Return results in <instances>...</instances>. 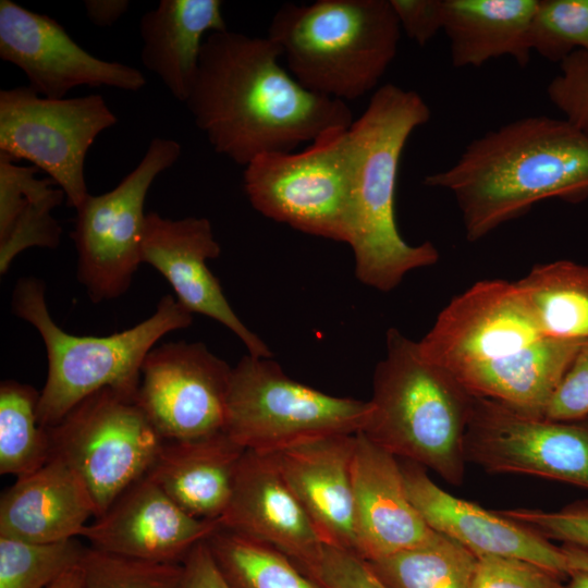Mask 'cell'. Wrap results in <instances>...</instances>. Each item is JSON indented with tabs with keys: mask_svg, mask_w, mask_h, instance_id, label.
I'll list each match as a JSON object with an SVG mask.
<instances>
[{
	"mask_svg": "<svg viewBox=\"0 0 588 588\" xmlns=\"http://www.w3.org/2000/svg\"><path fill=\"white\" fill-rule=\"evenodd\" d=\"M280 57L268 36L226 28L204 40L185 105L213 150L236 164L294 151L354 121L346 102L306 89L281 66Z\"/></svg>",
	"mask_w": 588,
	"mask_h": 588,
	"instance_id": "1",
	"label": "cell"
},
{
	"mask_svg": "<svg viewBox=\"0 0 588 588\" xmlns=\"http://www.w3.org/2000/svg\"><path fill=\"white\" fill-rule=\"evenodd\" d=\"M584 343L542 335L517 285L478 281L455 296L417 342L420 354L475 397L544 417L559 382Z\"/></svg>",
	"mask_w": 588,
	"mask_h": 588,
	"instance_id": "2",
	"label": "cell"
},
{
	"mask_svg": "<svg viewBox=\"0 0 588 588\" xmlns=\"http://www.w3.org/2000/svg\"><path fill=\"white\" fill-rule=\"evenodd\" d=\"M422 183L454 196L466 237L476 242L541 200L586 199L588 135L566 119L520 118L474 139Z\"/></svg>",
	"mask_w": 588,
	"mask_h": 588,
	"instance_id": "3",
	"label": "cell"
},
{
	"mask_svg": "<svg viewBox=\"0 0 588 588\" xmlns=\"http://www.w3.org/2000/svg\"><path fill=\"white\" fill-rule=\"evenodd\" d=\"M430 117L429 106L417 91L389 83L373 91L363 114L347 128L353 168L348 245L356 278L381 292H390L408 272L440 258L432 243L412 245L402 237L394 211L403 149Z\"/></svg>",
	"mask_w": 588,
	"mask_h": 588,
	"instance_id": "4",
	"label": "cell"
},
{
	"mask_svg": "<svg viewBox=\"0 0 588 588\" xmlns=\"http://www.w3.org/2000/svg\"><path fill=\"white\" fill-rule=\"evenodd\" d=\"M473 400L448 371L420 354L417 342L390 328L360 433L399 460L458 486L467 462L465 434Z\"/></svg>",
	"mask_w": 588,
	"mask_h": 588,
	"instance_id": "5",
	"label": "cell"
},
{
	"mask_svg": "<svg viewBox=\"0 0 588 588\" xmlns=\"http://www.w3.org/2000/svg\"><path fill=\"white\" fill-rule=\"evenodd\" d=\"M401 32L390 0H318L283 4L267 36L302 86L346 102L377 87Z\"/></svg>",
	"mask_w": 588,
	"mask_h": 588,
	"instance_id": "6",
	"label": "cell"
},
{
	"mask_svg": "<svg viewBox=\"0 0 588 588\" xmlns=\"http://www.w3.org/2000/svg\"><path fill=\"white\" fill-rule=\"evenodd\" d=\"M13 314L40 334L48 359L37 415L41 426L57 425L90 394L111 388L136 394L147 354L167 333L192 324L193 314L172 295H164L156 311L136 326L106 336L73 335L52 319L44 283L33 277L16 282L11 298Z\"/></svg>",
	"mask_w": 588,
	"mask_h": 588,
	"instance_id": "7",
	"label": "cell"
},
{
	"mask_svg": "<svg viewBox=\"0 0 588 588\" xmlns=\"http://www.w3.org/2000/svg\"><path fill=\"white\" fill-rule=\"evenodd\" d=\"M368 401L323 393L290 378L270 358L243 356L232 367L224 431L245 450L275 454L360 432Z\"/></svg>",
	"mask_w": 588,
	"mask_h": 588,
	"instance_id": "8",
	"label": "cell"
},
{
	"mask_svg": "<svg viewBox=\"0 0 588 588\" xmlns=\"http://www.w3.org/2000/svg\"><path fill=\"white\" fill-rule=\"evenodd\" d=\"M346 133L333 128L302 151L252 160L243 175L252 206L299 232L348 244L353 168Z\"/></svg>",
	"mask_w": 588,
	"mask_h": 588,
	"instance_id": "9",
	"label": "cell"
},
{
	"mask_svg": "<svg viewBox=\"0 0 588 588\" xmlns=\"http://www.w3.org/2000/svg\"><path fill=\"white\" fill-rule=\"evenodd\" d=\"M48 430L52 455L83 482L96 517L148 475L166 442L136 394L111 388L84 399Z\"/></svg>",
	"mask_w": 588,
	"mask_h": 588,
	"instance_id": "10",
	"label": "cell"
},
{
	"mask_svg": "<svg viewBox=\"0 0 588 588\" xmlns=\"http://www.w3.org/2000/svg\"><path fill=\"white\" fill-rule=\"evenodd\" d=\"M182 154L174 139L155 137L139 163L111 191L88 195L76 208L70 233L77 250V278L91 302L123 295L142 262L144 204L156 180Z\"/></svg>",
	"mask_w": 588,
	"mask_h": 588,
	"instance_id": "11",
	"label": "cell"
},
{
	"mask_svg": "<svg viewBox=\"0 0 588 588\" xmlns=\"http://www.w3.org/2000/svg\"><path fill=\"white\" fill-rule=\"evenodd\" d=\"M117 122L98 94L50 99L28 86L0 90V152L46 172L75 209L89 195L86 155L97 136Z\"/></svg>",
	"mask_w": 588,
	"mask_h": 588,
	"instance_id": "12",
	"label": "cell"
},
{
	"mask_svg": "<svg viewBox=\"0 0 588 588\" xmlns=\"http://www.w3.org/2000/svg\"><path fill=\"white\" fill-rule=\"evenodd\" d=\"M466 461L493 474H523L588 489V418L559 421L475 397Z\"/></svg>",
	"mask_w": 588,
	"mask_h": 588,
	"instance_id": "13",
	"label": "cell"
},
{
	"mask_svg": "<svg viewBox=\"0 0 588 588\" xmlns=\"http://www.w3.org/2000/svg\"><path fill=\"white\" fill-rule=\"evenodd\" d=\"M232 367L203 343L155 346L145 357L136 399L166 441L224 431Z\"/></svg>",
	"mask_w": 588,
	"mask_h": 588,
	"instance_id": "14",
	"label": "cell"
},
{
	"mask_svg": "<svg viewBox=\"0 0 588 588\" xmlns=\"http://www.w3.org/2000/svg\"><path fill=\"white\" fill-rule=\"evenodd\" d=\"M0 58L25 73L30 89L50 99H62L82 85L138 91L147 83L138 69L90 54L56 20L11 0L0 1Z\"/></svg>",
	"mask_w": 588,
	"mask_h": 588,
	"instance_id": "15",
	"label": "cell"
},
{
	"mask_svg": "<svg viewBox=\"0 0 588 588\" xmlns=\"http://www.w3.org/2000/svg\"><path fill=\"white\" fill-rule=\"evenodd\" d=\"M221 247L207 218L167 219L146 215L142 237V262L152 266L170 283L176 301L191 314L207 316L232 331L257 357L272 356L268 345L234 313L207 261Z\"/></svg>",
	"mask_w": 588,
	"mask_h": 588,
	"instance_id": "16",
	"label": "cell"
},
{
	"mask_svg": "<svg viewBox=\"0 0 588 588\" xmlns=\"http://www.w3.org/2000/svg\"><path fill=\"white\" fill-rule=\"evenodd\" d=\"M219 520L191 516L146 475L128 487L81 536L90 547L151 562L183 563Z\"/></svg>",
	"mask_w": 588,
	"mask_h": 588,
	"instance_id": "17",
	"label": "cell"
},
{
	"mask_svg": "<svg viewBox=\"0 0 588 588\" xmlns=\"http://www.w3.org/2000/svg\"><path fill=\"white\" fill-rule=\"evenodd\" d=\"M400 463L407 495L432 530L458 542L477 558H516L559 576L571 574L562 548L502 512L489 511L443 490L420 465Z\"/></svg>",
	"mask_w": 588,
	"mask_h": 588,
	"instance_id": "18",
	"label": "cell"
},
{
	"mask_svg": "<svg viewBox=\"0 0 588 588\" xmlns=\"http://www.w3.org/2000/svg\"><path fill=\"white\" fill-rule=\"evenodd\" d=\"M219 524L280 550L307 575L324 547L273 454L245 451Z\"/></svg>",
	"mask_w": 588,
	"mask_h": 588,
	"instance_id": "19",
	"label": "cell"
},
{
	"mask_svg": "<svg viewBox=\"0 0 588 588\" xmlns=\"http://www.w3.org/2000/svg\"><path fill=\"white\" fill-rule=\"evenodd\" d=\"M356 554L370 562L428 542L434 535L405 490L397 457L356 434L352 464Z\"/></svg>",
	"mask_w": 588,
	"mask_h": 588,
	"instance_id": "20",
	"label": "cell"
},
{
	"mask_svg": "<svg viewBox=\"0 0 588 588\" xmlns=\"http://www.w3.org/2000/svg\"><path fill=\"white\" fill-rule=\"evenodd\" d=\"M356 434L318 439L273 454L322 543L354 553L352 464Z\"/></svg>",
	"mask_w": 588,
	"mask_h": 588,
	"instance_id": "21",
	"label": "cell"
},
{
	"mask_svg": "<svg viewBox=\"0 0 588 588\" xmlns=\"http://www.w3.org/2000/svg\"><path fill=\"white\" fill-rule=\"evenodd\" d=\"M96 517L79 478L58 456L7 489L0 500V537L36 543L79 537Z\"/></svg>",
	"mask_w": 588,
	"mask_h": 588,
	"instance_id": "22",
	"label": "cell"
},
{
	"mask_svg": "<svg viewBox=\"0 0 588 588\" xmlns=\"http://www.w3.org/2000/svg\"><path fill=\"white\" fill-rule=\"evenodd\" d=\"M245 451L225 431L166 441L148 476L191 516L219 520Z\"/></svg>",
	"mask_w": 588,
	"mask_h": 588,
	"instance_id": "23",
	"label": "cell"
},
{
	"mask_svg": "<svg viewBox=\"0 0 588 588\" xmlns=\"http://www.w3.org/2000/svg\"><path fill=\"white\" fill-rule=\"evenodd\" d=\"M220 0H161L139 22L140 60L180 102L193 89L206 33L226 29Z\"/></svg>",
	"mask_w": 588,
	"mask_h": 588,
	"instance_id": "24",
	"label": "cell"
},
{
	"mask_svg": "<svg viewBox=\"0 0 588 588\" xmlns=\"http://www.w3.org/2000/svg\"><path fill=\"white\" fill-rule=\"evenodd\" d=\"M538 0H443V32L453 66H481L511 57L530 60V29Z\"/></svg>",
	"mask_w": 588,
	"mask_h": 588,
	"instance_id": "25",
	"label": "cell"
},
{
	"mask_svg": "<svg viewBox=\"0 0 588 588\" xmlns=\"http://www.w3.org/2000/svg\"><path fill=\"white\" fill-rule=\"evenodd\" d=\"M39 169L16 164L0 152V273L30 247L54 249L62 229L52 210L65 198L50 177L37 179Z\"/></svg>",
	"mask_w": 588,
	"mask_h": 588,
	"instance_id": "26",
	"label": "cell"
},
{
	"mask_svg": "<svg viewBox=\"0 0 588 588\" xmlns=\"http://www.w3.org/2000/svg\"><path fill=\"white\" fill-rule=\"evenodd\" d=\"M515 283L543 336L588 342V266L571 260L537 265Z\"/></svg>",
	"mask_w": 588,
	"mask_h": 588,
	"instance_id": "27",
	"label": "cell"
},
{
	"mask_svg": "<svg viewBox=\"0 0 588 588\" xmlns=\"http://www.w3.org/2000/svg\"><path fill=\"white\" fill-rule=\"evenodd\" d=\"M206 543L229 588H324L264 542L219 527Z\"/></svg>",
	"mask_w": 588,
	"mask_h": 588,
	"instance_id": "28",
	"label": "cell"
},
{
	"mask_svg": "<svg viewBox=\"0 0 588 588\" xmlns=\"http://www.w3.org/2000/svg\"><path fill=\"white\" fill-rule=\"evenodd\" d=\"M477 559L436 531L424 544L367 562L387 588H470Z\"/></svg>",
	"mask_w": 588,
	"mask_h": 588,
	"instance_id": "29",
	"label": "cell"
},
{
	"mask_svg": "<svg viewBox=\"0 0 588 588\" xmlns=\"http://www.w3.org/2000/svg\"><path fill=\"white\" fill-rule=\"evenodd\" d=\"M40 392L5 380L0 384V473L16 478L32 474L52 456L48 428L40 425Z\"/></svg>",
	"mask_w": 588,
	"mask_h": 588,
	"instance_id": "30",
	"label": "cell"
},
{
	"mask_svg": "<svg viewBox=\"0 0 588 588\" xmlns=\"http://www.w3.org/2000/svg\"><path fill=\"white\" fill-rule=\"evenodd\" d=\"M85 550L76 538L36 543L0 537V588H48L81 564Z\"/></svg>",
	"mask_w": 588,
	"mask_h": 588,
	"instance_id": "31",
	"label": "cell"
},
{
	"mask_svg": "<svg viewBox=\"0 0 588 588\" xmlns=\"http://www.w3.org/2000/svg\"><path fill=\"white\" fill-rule=\"evenodd\" d=\"M81 588H183V563L126 558L86 548L81 561Z\"/></svg>",
	"mask_w": 588,
	"mask_h": 588,
	"instance_id": "32",
	"label": "cell"
},
{
	"mask_svg": "<svg viewBox=\"0 0 588 588\" xmlns=\"http://www.w3.org/2000/svg\"><path fill=\"white\" fill-rule=\"evenodd\" d=\"M530 44L532 51L552 62L578 50L588 56V0H538Z\"/></svg>",
	"mask_w": 588,
	"mask_h": 588,
	"instance_id": "33",
	"label": "cell"
},
{
	"mask_svg": "<svg viewBox=\"0 0 588 588\" xmlns=\"http://www.w3.org/2000/svg\"><path fill=\"white\" fill-rule=\"evenodd\" d=\"M560 577L525 560L487 555L477 559L470 588H565Z\"/></svg>",
	"mask_w": 588,
	"mask_h": 588,
	"instance_id": "34",
	"label": "cell"
},
{
	"mask_svg": "<svg viewBox=\"0 0 588 588\" xmlns=\"http://www.w3.org/2000/svg\"><path fill=\"white\" fill-rule=\"evenodd\" d=\"M559 64L560 72L547 88L549 100L588 135V56L574 51Z\"/></svg>",
	"mask_w": 588,
	"mask_h": 588,
	"instance_id": "35",
	"label": "cell"
},
{
	"mask_svg": "<svg viewBox=\"0 0 588 588\" xmlns=\"http://www.w3.org/2000/svg\"><path fill=\"white\" fill-rule=\"evenodd\" d=\"M501 512L547 540H559L588 551V504L569 505L555 512L532 509Z\"/></svg>",
	"mask_w": 588,
	"mask_h": 588,
	"instance_id": "36",
	"label": "cell"
},
{
	"mask_svg": "<svg viewBox=\"0 0 588 588\" xmlns=\"http://www.w3.org/2000/svg\"><path fill=\"white\" fill-rule=\"evenodd\" d=\"M544 417L559 421H577L588 418V342L574 356L556 389Z\"/></svg>",
	"mask_w": 588,
	"mask_h": 588,
	"instance_id": "37",
	"label": "cell"
},
{
	"mask_svg": "<svg viewBox=\"0 0 588 588\" xmlns=\"http://www.w3.org/2000/svg\"><path fill=\"white\" fill-rule=\"evenodd\" d=\"M309 576L324 588H387L366 560L328 546Z\"/></svg>",
	"mask_w": 588,
	"mask_h": 588,
	"instance_id": "38",
	"label": "cell"
},
{
	"mask_svg": "<svg viewBox=\"0 0 588 588\" xmlns=\"http://www.w3.org/2000/svg\"><path fill=\"white\" fill-rule=\"evenodd\" d=\"M406 36L424 47L443 29V0H390Z\"/></svg>",
	"mask_w": 588,
	"mask_h": 588,
	"instance_id": "39",
	"label": "cell"
},
{
	"mask_svg": "<svg viewBox=\"0 0 588 588\" xmlns=\"http://www.w3.org/2000/svg\"><path fill=\"white\" fill-rule=\"evenodd\" d=\"M183 588H229L205 541L199 542L183 562Z\"/></svg>",
	"mask_w": 588,
	"mask_h": 588,
	"instance_id": "40",
	"label": "cell"
},
{
	"mask_svg": "<svg viewBox=\"0 0 588 588\" xmlns=\"http://www.w3.org/2000/svg\"><path fill=\"white\" fill-rule=\"evenodd\" d=\"M84 7L90 23L108 27L113 25L130 8L128 0H85Z\"/></svg>",
	"mask_w": 588,
	"mask_h": 588,
	"instance_id": "41",
	"label": "cell"
},
{
	"mask_svg": "<svg viewBox=\"0 0 588 588\" xmlns=\"http://www.w3.org/2000/svg\"><path fill=\"white\" fill-rule=\"evenodd\" d=\"M561 548L565 554L571 572H588V551L567 544H564Z\"/></svg>",
	"mask_w": 588,
	"mask_h": 588,
	"instance_id": "42",
	"label": "cell"
},
{
	"mask_svg": "<svg viewBox=\"0 0 588 588\" xmlns=\"http://www.w3.org/2000/svg\"><path fill=\"white\" fill-rule=\"evenodd\" d=\"M82 586V571L81 565L66 572L58 580H56L48 588H81Z\"/></svg>",
	"mask_w": 588,
	"mask_h": 588,
	"instance_id": "43",
	"label": "cell"
},
{
	"mask_svg": "<svg viewBox=\"0 0 588 588\" xmlns=\"http://www.w3.org/2000/svg\"><path fill=\"white\" fill-rule=\"evenodd\" d=\"M569 584L565 588H588V572L572 571Z\"/></svg>",
	"mask_w": 588,
	"mask_h": 588,
	"instance_id": "44",
	"label": "cell"
}]
</instances>
